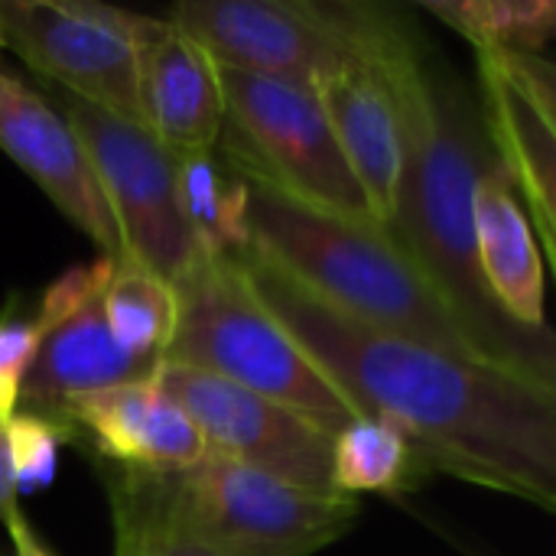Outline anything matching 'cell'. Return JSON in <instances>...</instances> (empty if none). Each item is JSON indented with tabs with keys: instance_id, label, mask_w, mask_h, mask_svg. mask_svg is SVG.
I'll use <instances>...</instances> for the list:
<instances>
[{
	"instance_id": "ac0fdd59",
	"label": "cell",
	"mask_w": 556,
	"mask_h": 556,
	"mask_svg": "<svg viewBox=\"0 0 556 556\" xmlns=\"http://www.w3.org/2000/svg\"><path fill=\"white\" fill-rule=\"evenodd\" d=\"M108 502L114 521V556H225L176 511L160 472H111Z\"/></svg>"
},
{
	"instance_id": "9c48e42d",
	"label": "cell",
	"mask_w": 556,
	"mask_h": 556,
	"mask_svg": "<svg viewBox=\"0 0 556 556\" xmlns=\"http://www.w3.org/2000/svg\"><path fill=\"white\" fill-rule=\"evenodd\" d=\"M163 23L91 0H0V46L72 98L140 124V46Z\"/></svg>"
},
{
	"instance_id": "8fae6325",
	"label": "cell",
	"mask_w": 556,
	"mask_h": 556,
	"mask_svg": "<svg viewBox=\"0 0 556 556\" xmlns=\"http://www.w3.org/2000/svg\"><path fill=\"white\" fill-rule=\"evenodd\" d=\"M156 378L160 388L192 417L208 453L316 495H339L332 485L336 437L306 417L199 368L160 362Z\"/></svg>"
},
{
	"instance_id": "7c38bea8",
	"label": "cell",
	"mask_w": 556,
	"mask_h": 556,
	"mask_svg": "<svg viewBox=\"0 0 556 556\" xmlns=\"http://www.w3.org/2000/svg\"><path fill=\"white\" fill-rule=\"evenodd\" d=\"M0 150L46 192V199L98 248L121 261L124 244L101 182L62 114L42 94L0 68Z\"/></svg>"
},
{
	"instance_id": "d4e9b609",
	"label": "cell",
	"mask_w": 556,
	"mask_h": 556,
	"mask_svg": "<svg viewBox=\"0 0 556 556\" xmlns=\"http://www.w3.org/2000/svg\"><path fill=\"white\" fill-rule=\"evenodd\" d=\"M502 72L521 88V94L538 108L556 134V59L544 52H489Z\"/></svg>"
},
{
	"instance_id": "ba28073f",
	"label": "cell",
	"mask_w": 556,
	"mask_h": 556,
	"mask_svg": "<svg viewBox=\"0 0 556 556\" xmlns=\"http://www.w3.org/2000/svg\"><path fill=\"white\" fill-rule=\"evenodd\" d=\"M160 479L176 511L225 556H313L358 518L349 495H316L215 453Z\"/></svg>"
},
{
	"instance_id": "603a6c76",
	"label": "cell",
	"mask_w": 556,
	"mask_h": 556,
	"mask_svg": "<svg viewBox=\"0 0 556 556\" xmlns=\"http://www.w3.org/2000/svg\"><path fill=\"white\" fill-rule=\"evenodd\" d=\"M46 332L49 319L39 303L13 296L0 309V420H10L20 410V394Z\"/></svg>"
},
{
	"instance_id": "8992f818",
	"label": "cell",
	"mask_w": 556,
	"mask_h": 556,
	"mask_svg": "<svg viewBox=\"0 0 556 556\" xmlns=\"http://www.w3.org/2000/svg\"><path fill=\"white\" fill-rule=\"evenodd\" d=\"M65 121L101 182L121 231L124 257L160 274L173 287L186 283L215 257L186 215L179 153L140 121H127L78 98H68Z\"/></svg>"
},
{
	"instance_id": "3957f363",
	"label": "cell",
	"mask_w": 556,
	"mask_h": 556,
	"mask_svg": "<svg viewBox=\"0 0 556 556\" xmlns=\"http://www.w3.org/2000/svg\"><path fill=\"white\" fill-rule=\"evenodd\" d=\"M241 179L248 186V248L254 254L375 329L489 362L469 326L384 225L306 205L251 176Z\"/></svg>"
},
{
	"instance_id": "d6986e66",
	"label": "cell",
	"mask_w": 556,
	"mask_h": 556,
	"mask_svg": "<svg viewBox=\"0 0 556 556\" xmlns=\"http://www.w3.org/2000/svg\"><path fill=\"white\" fill-rule=\"evenodd\" d=\"M104 319L124 352L163 362L176 339L179 293L160 274L121 257L114 261V274L104 290Z\"/></svg>"
},
{
	"instance_id": "2e32d148",
	"label": "cell",
	"mask_w": 556,
	"mask_h": 556,
	"mask_svg": "<svg viewBox=\"0 0 556 556\" xmlns=\"http://www.w3.org/2000/svg\"><path fill=\"white\" fill-rule=\"evenodd\" d=\"M476 241L482 277L498 309L521 329L554 332L544 316V261L502 163L479 182Z\"/></svg>"
},
{
	"instance_id": "52a82bcc",
	"label": "cell",
	"mask_w": 556,
	"mask_h": 556,
	"mask_svg": "<svg viewBox=\"0 0 556 556\" xmlns=\"http://www.w3.org/2000/svg\"><path fill=\"white\" fill-rule=\"evenodd\" d=\"M166 20L218 65L319 85L365 55L375 7L319 0H182Z\"/></svg>"
},
{
	"instance_id": "7402d4cb",
	"label": "cell",
	"mask_w": 556,
	"mask_h": 556,
	"mask_svg": "<svg viewBox=\"0 0 556 556\" xmlns=\"http://www.w3.org/2000/svg\"><path fill=\"white\" fill-rule=\"evenodd\" d=\"M424 10L466 36L476 52H541L556 39V0H446Z\"/></svg>"
},
{
	"instance_id": "6da1fadb",
	"label": "cell",
	"mask_w": 556,
	"mask_h": 556,
	"mask_svg": "<svg viewBox=\"0 0 556 556\" xmlns=\"http://www.w3.org/2000/svg\"><path fill=\"white\" fill-rule=\"evenodd\" d=\"M235 257L358 417L397 427L424 472H446L556 515V384L375 329L251 248Z\"/></svg>"
},
{
	"instance_id": "e0dca14e",
	"label": "cell",
	"mask_w": 556,
	"mask_h": 556,
	"mask_svg": "<svg viewBox=\"0 0 556 556\" xmlns=\"http://www.w3.org/2000/svg\"><path fill=\"white\" fill-rule=\"evenodd\" d=\"M476 55L492 147L508 182L528 202L556 274V134L489 52Z\"/></svg>"
},
{
	"instance_id": "5b68a950",
	"label": "cell",
	"mask_w": 556,
	"mask_h": 556,
	"mask_svg": "<svg viewBox=\"0 0 556 556\" xmlns=\"http://www.w3.org/2000/svg\"><path fill=\"white\" fill-rule=\"evenodd\" d=\"M225 127L218 156L306 205L375 222L368 199L339 147L316 85L218 65Z\"/></svg>"
},
{
	"instance_id": "277c9868",
	"label": "cell",
	"mask_w": 556,
	"mask_h": 556,
	"mask_svg": "<svg viewBox=\"0 0 556 556\" xmlns=\"http://www.w3.org/2000/svg\"><path fill=\"white\" fill-rule=\"evenodd\" d=\"M179 293L176 339L163 362L218 375L339 437L358 410L264 306L238 257H208Z\"/></svg>"
},
{
	"instance_id": "4fadbf2b",
	"label": "cell",
	"mask_w": 556,
	"mask_h": 556,
	"mask_svg": "<svg viewBox=\"0 0 556 556\" xmlns=\"http://www.w3.org/2000/svg\"><path fill=\"white\" fill-rule=\"evenodd\" d=\"M384 10L375 7L365 55L339 75L316 85L339 147L368 199L371 218L391 228L401 202V182L407 169V134L401 101L378 55V29Z\"/></svg>"
},
{
	"instance_id": "44dd1931",
	"label": "cell",
	"mask_w": 556,
	"mask_h": 556,
	"mask_svg": "<svg viewBox=\"0 0 556 556\" xmlns=\"http://www.w3.org/2000/svg\"><path fill=\"white\" fill-rule=\"evenodd\" d=\"M179 182L186 215L202 244L228 257L248 251V186L218 150L179 153Z\"/></svg>"
},
{
	"instance_id": "5bb4252c",
	"label": "cell",
	"mask_w": 556,
	"mask_h": 556,
	"mask_svg": "<svg viewBox=\"0 0 556 556\" xmlns=\"http://www.w3.org/2000/svg\"><path fill=\"white\" fill-rule=\"evenodd\" d=\"M65 427L75 446H91L117 469L179 472L208 453L192 417L160 388L156 371L78 401Z\"/></svg>"
},
{
	"instance_id": "4316f807",
	"label": "cell",
	"mask_w": 556,
	"mask_h": 556,
	"mask_svg": "<svg viewBox=\"0 0 556 556\" xmlns=\"http://www.w3.org/2000/svg\"><path fill=\"white\" fill-rule=\"evenodd\" d=\"M20 505L16 479H13V459H10V437H7V420H0V518Z\"/></svg>"
},
{
	"instance_id": "ffe728a7",
	"label": "cell",
	"mask_w": 556,
	"mask_h": 556,
	"mask_svg": "<svg viewBox=\"0 0 556 556\" xmlns=\"http://www.w3.org/2000/svg\"><path fill=\"white\" fill-rule=\"evenodd\" d=\"M420 472L410 440L384 420L358 417L332 440V485L339 495H397Z\"/></svg>"
},
{
	"instance_id": "cb8c5ba5",
	"label": "cell",
	"mask_w": 556,
	"mask_h": 556,
	"mask_svg": "<svg viewBox=\"0 0 556 556\" xmlns=\"http://www.w3.org/2000/svg\"><path fill=\"white\" fill-rule=\"evenodd\" d=\"M7 437H10V459H13V479L20 495H36L49 489L59 472L62 446H75L68 427L33 414H13L7 420Z\"/></svg>"
},
{
	"instance_id": "484cf974",
	"label": "cell",
	"mask_w": 556,
	"mask_h": 556,
	"mask_svg": "<svg viewBox=\"0 0 556 556\" xmlns=\"http://www.w3.org/2000/svg\"><path fill=\"white\" fill-rule=\"evenodd\" d=\"M0 521L7 525V534H10V547H13L10 556H55L42 544V538L33 531V525L26 521V515H23L20 505L10 508Z\"/></svg>"
},
{
	"instance_id": "9a60e30c",
	"label": "cell",
	"mask_w": 556,
	"mask_h": 556,
	"mask_svg": "<svg viewBox=\"0 0 556 556\" xmlns=\"http://www.w3.org/2000/svg\"><path fill=\"white\" fill-rule=\"evenodd\" d=\"M140 117L173 153L215 150L225 127L218 62L169 20L140 46Z\"/></svg>"
},
{
	"instance_id": "30bf717a",
	"label": "cell",
	"mask_w": 556,
	"mask_h": 556,
	"mask_svg": "<svg viewBox=\"0 0 556 556\" xmlns=\"http://www.w3.org/2000/svg\"><path fill=\"white\" fill-rule=\"evenodd\" d=\"M114 274L111 257L68 267L36 300L49 319V332L26 375L20 410L46 417L52 424L68 420V410L108 388L150 378L160 358H140L124 352L104 319V290Z\"/></svg>"
},
{
	"instance_id": "7a4b0ae2",
	"label": "cell",
	"mask_w": 556,
	"mask_h": 556,
	"mask_svg": "<svg viewBox=\"0 0 556 556\" xmlns=\"http://www.w3.org/2000/svg\"><path fill=\"white\" fill-rule=\"evenodd\" d=\"M378 55L401 101L407 134V169L388 231L469 326L489 362L556 384V332L515 326L482 277L476 192L485 173L498 166L482 101L433 72L407 29L388 13L378 29Z\"/></svg>"
}]
</instances>
